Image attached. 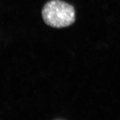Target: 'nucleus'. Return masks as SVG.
I'll list each match as a JSON object with an SVG mask.
<instances>
[{"label": "nucleus", "instance_id": "f257e3e1", "mask_svg": "<svg viewBox=\"0 0 120 120\" xmlns=\"http://www.w3.org/2000/svg\"><path fill=\"white\" fill-rule=\"evenodd\" d=\"M42 16L48 26L60 28L71 25L75 20V11L72 5L60 0H51L44 6Z\"/></svg>", "mask_w": 120, "mask_h": 120}]
</instances>
